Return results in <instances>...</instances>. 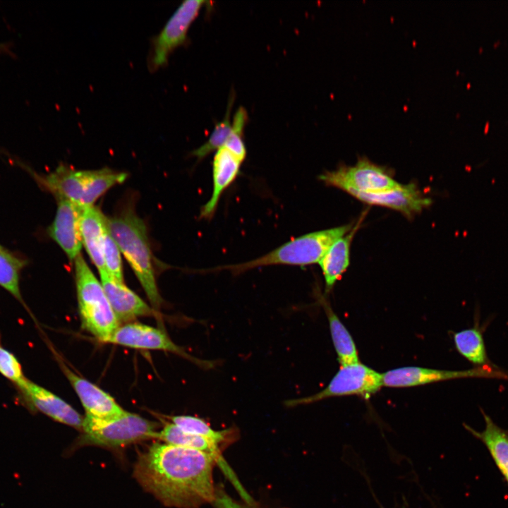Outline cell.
I'll return each instance as SVG.
<instances>
[{"mask_svg": "<svg viewBox=\"0 0 508 508\" xmlns=\"http://www.w3.org/2000/svg\"><path fill=\"white\" fill-rule=\"evenodd\" d=\"M215 459L204 452L153 443L135 462L133 476L141 487L167 507L199 508L212 503Z\"/></svg>", "mask_w": 508, "mask_h": 508, "instance_id": "obj_1", "label": "cell"}, {"mask_svg": "<svg viewBox=\"0 0 508 508\" xmlns=\"http://www.w3.org/2000/svg\"><path fill=\"white\" fill-rule=\"evenodd\" d=\"M107 229L139 280L148 300L157 309L162 303L156 283L152 254L143 220L130 206L111 217Z\"/></svg>", "mask_w": 508, "mask_h": 508, "instance_id": "obj_2", "label": "cell"}, {"mask_svg": "<svg viewBox=\"0 0 508 508\" xmlns=\"http://www.w3.org/2000/svg\"><path fill=\"white\" fill-rule=\"evenodd\" d=\"M353 229L352 224L314 231L293 238L270 253L254 260L236 265L219 266L210 272L229 270L238 274L247 270L269 265L306 266L319 262L329 246Z\"/></svg>", "mask_w": 508, "mask_h": 508, "instance_id": "obj_3", "label": "cell"}, {"mask_svg": "<svg viewBox=\"0 0 508 508\" xmlns=\"http://www.w3.org/2000/svg\"><path fill=\"white\" fill-rule=\"evenodd\" d=\"M127 176L109 168L76 170L65 164L45 176L35 174L40 185L56 198L66 199L81 207L94 205L100 196L123 183Z\"/></svg>", "mask_w": 508, "mask_h": 508, "instance_id": "obj_4", "label": "cell"}, {"mask_svg": "<svg viewBox=\"0 0 508 508\" xmlns=\"http://www.w3.org/2000/svg\"><path fill=\"white\" fill-rule=\"evenodd\" d=\"M79 313L83 327L107 342L119 326L103 286L81 255L74 260Z\"/></svg>", "mask_w": 508, "mask_h": 508, "instance_id": "obj_5", "label": "cell"}, {"mask_svg": "<svg viewBox=\"0 0 508 508\" xmlns=\"http://www.w3.org/2000/svg\"><path fill=\"white\" fill-rule=\"evenodd\" d=\"M158 428V423L127 411L108 420L85 416L81 434L74 447H123L143 440L157 439Z\"/></svg>", "mask_w": 508, "mask_h": 508, "instance_id": "obj_6", "label": "cell"}, {"mask_svg": "<svg viewBox=\"0 0 508 508\" xmlns=\"http://www.w3.org/2000/svg\"><path fill=\"white\" fill-rule=\"evenodd\" d=\"M382 386V373L358 362L340 366L338 372L322 390L310 396L286 400L284 405L295 407L330 397L350 395L368 399Z\"/></svg>", "mask_w": 508, "mask_h": 508, "instance_id": "obj_7", "label": "cell"}, {"mask_svg": "<svg viewBox=\"0 0 508 508\" xmlns=\"http://www.w3.org/2000/svg\"><path fill=\"white\" fill-rule=\"evenodd\" d=\"M319 179L328 186L338 188L348 193H375L390 190L401 184L384 167L360 158L353 166H341L325 171Z\"/></svg>", "mask_w": 508, "mask_h": 508, "instance_id": "obj_8", "label": "cell"}, {"mask_svg": "<svg viewBox=\"0 0 508 508\" xmlns=\"http://www.w3.org/2000/svg\"><path fill=\"white\" fill-rule=\"evenodd\" d=\"M202 0L184 1L167 22L161 32L152 40L148 67L152 71L164 66L171 52L183 44L192 23L204 4Z\"/></svg>", "mask_w": 508, "mask_h": 508, "instance_id": "obj_9", "label": "cell"}, {"mask_svg": "<svg viewBox=\"0 0 508 508\" xmlns=\"http://www.w3.org/2000/svg\"><path fill=\"white\" fill-rule=\"evenodd\" d=\"M383 386L408 387L423 385L451 380L485 377L508 380V373L495 366L475 367L463 370H448L407 366L388 370L382 373Z\"/></svg>", "mask_w": 508, "mask_h": 508, "instance_id": "obj_10", "label": "cell"}, {"mask_svg": "<svg viewBox=\"0 0 508 508\" xmlns=\"http://www.w3.org/2000/svg\"><path fill=\"white\" fill-rule=\"evenodd\" d=\"M107 342L138 349L167 351L184 356L207 368L214 366L212 361L200 360L188 354L162 329L141 323L129 322L119 326Z\"/></svg>", "mask_w": 508, "mask_h": 508, "instance_id": "obj_11", "label": "cell"}, {"mask_svg": "<svg viewBox=\"0 0 508 508\" xmlns=\"http://www.w3.org/2000/svg\"><path fill=\"white\" fill-rule=\"evenodd\" d=\"M16 386L30 410L82 431L84 418L59 397L27 378Z\"/></svg>", "mask_w": 508, "mask_h": 508, "instance_id": "obj_12", "label": "cell"}, {"mask_svg": "<svg viewBox=\"0 0 508 508\" xmlns=\"http://www.w3.org/2000/svg\"><path fill=\"white\" fill-rule=\"evenodd\" d=\"M57 209L47 234L63 250L70 260L80 255L82 238L80 220L83 207L62 198H56Z\"/></svg>", "mask_w": 508, "mask_h": 508, "instance_id": "obj_13", "label": "cell"}, {"mask_svg": "<svg viewBox=\"0 0 508 508\" xmlns=\"http://www.w3.org/2000/svg\"><path fill=\"white\" fill-rule=\"evenodd\" d=\"M355 198L368 205H378L398 211L408 218L420 213L432 201L413 183L375 193H351Z\"/></svg>", "mask_w": 508, "mask_h": 508, "instance_id": "obj_14", "label": "cell"}, {"mask_svg": "<svg viewBox=\"0 0 508 508\" xmlns=\"http://www.w3.org/2000/svg\"><path fill=\"white\" fill-rule=\"evenodd\" d=\"M61 366L81 401L85 416L97 420H108L126 411L108 393L78 376L65 364L61 363Z\"/></svg>", "mask_w": 508, "mask_h": 508, "instance_id": "obj_15", "label": "cell"}, {"mask_svg": "<svg viewBox=\"0 0 508 508\" xmlns=\"http://www.w3.org/2000/svg\"><path fill=\"white\" fill-rule=\"evenodd\" d=\"M101 284L119 322H128L141 316L152 315L154 310L123 282L104 272L99 274Z\"/></svg>", "mask_w": 508, "mask_h": 508, "instance_id": "obj_16", "label": "cell"}, {"mask_svg": "<svg viewBox=\"0 0 508 508\" xmlns=\"http://www.w3.org/2000/svg\"><path fill=\"white\" fill-rule=\"evenodd\" d=\"M241 163L224 147L216 151L212 162V195L201 208L202 218L210 219L214 216L222 194L237 178Z\"/></svg>", "mask_w": 508, "mask_h": 508, "instance_id": "obj_17", "label": "cell"}, {"mask_svg": "<svg viewBox=\"0 0 508 508\" xmlns=\"http://www.w3.org/2000/svg\"><path fill=\"white\" fill-rule=\"evenodd\" d=\"M80 228L82 243L99 274L106 272L104 262L106 217L94 205L83 207Z\"/></svg>", "mask_w": 508, "mask_h": 508, "instance_id": "obj_18", "label": "cell"}, {"mask_svg": "<svg viewBox=\"0 0 508 508\" xmlns=\"http://www.w3.org/2000/svg\"><path fill=\"white\" fill-rule=\"evenodd\" d=\"M356 229L357 226L336 240L318 262L325 279V294L332 289L349 265L350 246Z\"/></svg>", "mask_w": 508, "mask_h": 508, "instance_id": "obj_19", "label": "cell"}, {"mask_svg": "<svg viewBox=\"0 0 508 508\" xmlns=\"http://www.w3.org/2000/svg\"><path fill=\"white\" fill-rule=\"evenodd\" d=\"M485 423L483 431L478 432L468 425L466 429L487 447L497 468L508 483V431L498 426L480 408Z\"/></svg>", "mask_w": 508, "mask_h": 508, "instance_id": "obj_20", "label": "cell"}, {"mask_svg": "<svg viewBox=\"0 0 508 508\" xmlns=\"http://www.w3.org/2000/svg\"><path fill=\"white\" fill-rule=\"evenodd\" d=\"M166 444L174 446L200 450L212 456L216 462L231 476L229 468L222 457L221 446L207 438L186 432L174 423H167L159 431L157 438Z\"/></svg>", "mask_w": 508, "mask_h": 508, "instance_id": "obj_21", "label": "cell"}, {"mask_svg": "<svg viewBox=\"0 0 508 508\" xmlns=\"http://www.w3.org/2000/svg\"><path fill=\"white\" fill-rule=\"evenodd\" d=\"M320 303L328 320L330 334L340 366L358 363V351L351 335L325 298L321 297Z\"/></svg>", "mask_w": 508, "mask_h": 508, "instance_id": "obj_22", "label": "cell"}, {"mask_svg": "<svg viewBox=\"0 0 508 508\" xmlns=\"http://www.w3.org/2000/svg\"><path fill=\"white\" fill-rule=\"evenodd\" d=\"M457 351L476 367L493 366L488 358L480 327H473L455 332L453 335Z\"/></svg>", "mask_w": 508, "mask_h": 508, "instance_id": "obj_23", "label": "cell"}, {"mask_svg": "<svg viewBox=\"0 0 508 508\" xmlns=\"http://www.w3.org/2000/svg\"><path fill=\"white\" fill-rule=\"evenodd\" d=\"M27 261L7 249L0 250V286L24 304L20 290V274Z\"/></svg>", "mask_w": 508, "mask_h": 508, "instance_id": "obj_24", "label": "cell"}, {"mask_svg": "<svg viewBox=\"0 0 508 508\" xmlns=\"http://www.w3.org/2000/svg\"><path fill=\"white\" fill-rule=\"evenodd\" d=\"M171 420L183 430L207 438L219 446L231 442L235 435L232 429L215 430L202 418L192 416H174L171 417Z\"/></svg>", "mask_w": 508, "mask_h": 508, "instance_id": "obj_25", "label": "cell"}, {"mask_svg": "<svg viewBox=\"0 0 508 508\" xmlns=\"http://www.w3.org/2000/svg\"><path fill=\"white\" fill-rule=\"evenodd\" d=\"M228 106L226 113L224 119L216 124L209 139L200 147L193 150L191 155L198 159L205 158L213 151H217L223 147L230 135L231 130V121L230 120L231 104Z\"/></svg>", "mask_w": 508, "mask_h": 508, "instance_id": "obj_26", "label": "cell"}, {"mask_svg": "<svg viewBox=\"0 0 508 508\" xmlns=\"http://www.w3.org/2000/svg\"><path fill=\"white\" fill-rule=\"evenodd\" d=\"M247 118L246 109L243 107H239L233 117L231 133L223 147L241 162H243L246 156L243 133Z\"/></svg>", "mask_w": 508, "mask_h": 508, "instance_id": "obj_27", "label": "cell"}, {"mask_svg": "<svg viewBox=\"0 0 508 508\" xmlns=\"http://www.w3.org/2000/svg\"><path fill=\"white\" fill-rule=\"evenodd\" d=\"M104 262L108 275L119 282H123L121 251L108 231L104 243Z\"/></svg>", "mask_w": 508, "mask_h": 508, "instance_id": "obj_28", "label": "cell"}, {"mask_svg": "<svg viewBox=\"0 0 508 508\" xmlns=\"http://www.w3.org/2000/svg\"><path fill=\"white\" fill-rule=\"evenodd\" d=\"M0 373L15 385L20 383L25 377L22 365L11 351L4 348L0 337Z\"/></svg>", "mask_w": 508, "mask_h": 508, "instance_id": "obj_29", "label": "cell"}, {"mask_svg": "<svg viewBox=\"0 0 508 508\" xmlns=\"http://www.w3.org/2000/svg\"><path fill=\"white\" fill-rule=\"evenodd\" d=\"M212 503L216 508H248L236 502L220 488H216L215 497Z\"/></svg>", "mask_w": 508, "mask_h": 508, "instance_id": "obj_30", "label": "cell"}, {"mask_svg": "<svg viewBox=\"0 0 508 508\" xmlns=\"http://www.w3.org/2000/svg\"><path fill=\"white\" fill-rule=\"evenodd\" d=\"M6 49V45L5 44H0V51L1 50H5Z\"/></svg>", "mask_w": 508, "mask_h": 508, "instance_id": "obj_31", "label": "cell"}, {"mask_svg": "<svg viewBox=\"0 0 508 508\" xmlns=\"http://www.w3.org/2000/svg\"><path fill=\"white\" fill-rule=\"evenodd\" d=\"M3 249H4V248L0 245V250H3Z\"/></svg>", "mask_w": 508, "mask_h": 508, "instance_id": "obj_32", "label": "cell"}]
</instances>
